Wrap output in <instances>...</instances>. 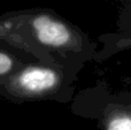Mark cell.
<instances>
[{"label":"cell","instance_id":"obj_3","mask_svg":"<svg viewBox=\"0 0 131 130\" xmlns=\"http://www.w3.org/2000/svg\"><path fill=\"white\" fill-rule=\"evenodd\" d=\"M69 111L99 130H131V90H114L100 78L75 93Z\"/></svg>","mask_w":131,"mask_h":130},{"label":"cell","instance_id":"obj_2","mask_svg":"<svg viewBox=\"0 0 131 130\" xmlns=\"http://www.w3.org/2000/svg\"><path fill=\"white\" fill-rule=\"evenodd\" d=\"M76 81L62 69L31 62L0 80V92L16 101H55L69 104L76 93Z\"/></svg>","mask_w":131,"mask_h":130},{"label":"cell","instance_id":"obj_4","mask_svg":"<svg viewBox=\"0 0 131 130\" xmlns=\"http://www.w3.org/2000/svg\"><path fill=\"white\" fill-rule=\"evenodd\" d=\"M100 47L93 61L104 62L120 52L131 50V0H124L118 10L116 30L97 37Z\"/></svg>","mask_w":131,"mask_h":130},{"label":"cell","instance_id":"obj_1","mask_svg":"<svg viewBox=\"0 0 131 130\" xmlns=\"http://www.w3.org/2000/svg\"><path fill=\"white\" fill-rule=\"evenodd\" d=\"M0 41L62 69L75 81L99 47L78 25L53 8L41 7L0 16Z\"/></svg>","mask_w":131,"mask_h":130},{"label":"cell","instance_id":"obj_5","mask_svg":"<svg viewBox=\"0 0 131 130\" xmlns=\"http://www.w3.org/2000/svg\"><path fill=\"white\" fill-rule=\"evenodd\" d=\"M123 83H124L127 86H130L131 88V76H125V77H123Z\"/></svg>","mask_w":131,"mask_h":130}]
</instances>
